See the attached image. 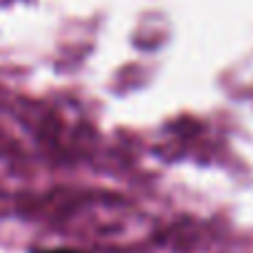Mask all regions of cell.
Masks as SVG:
<instances>
[{
	"instance_id": "6da1fadb",
	"label": "cell",
	"mask_w": 253,
	"mask_h": 253,
	"mask_svg": "<svg viewBox=\"0 0 253 253\" xmlns=\"http://www.w3.org/2000/svg\"><path fill=\"white\" fill-rule=\"evenodd\" d=\"M33 253H84L77 248H33Z\"/></svg>"
}]
</instances>
